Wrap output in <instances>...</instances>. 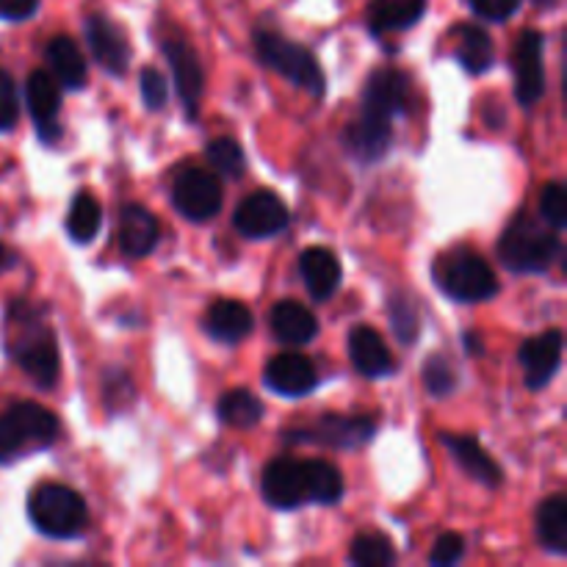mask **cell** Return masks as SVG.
Wrapping results in <instances>:
<instances>
[{
    "label": "cell",
    "instance_id": "cell-29",
    "mask_svg": "<svg viewBox=\"0 0 567 567\" xmlns=\"http://www.w3.org/2000/svg\"><path fill=\"white\" fill-rule=\"evenodd\" d=\"M219 419L236 430H249L264 419V402L247 388H236L219 399Z\"/></svg>",
    "mask_w": 567,
    "mask_h": 567
},
{
    "label": "cell",
    "instance_id": "cell-31",
    "mask_svg": "<svg viewBox=\"0 0 567 567\" xmlns=\"http://www.w3.org/2000/svg\"><path fill=\"white\" fill-rule=\"evenodd\" d=\"M100 203L92 197V194H78L72 199L70 216H66V230H70L72 241L78 244H89L100 230Z\"/></svg>",
    "mask_w": 567,
    "mask_h": 567
},
{
    "label": "cell",
    "instance_id": "cell-1",
    "mask_svg": "<svg viewBox=\"0 0 567 567\" xmlns=\"http://www.w3.org/2000/svg\"><path fill=\"white\" fill-rule=\"evenodd\" d=\"M260 493L275 509L336 504L343 496V476L327 460L277 457L266 465Z\"/></svg>",
    "mask_w": 567,
    "mask_h": 567
},
{
    "label": "cell",
    "instance_id": "cell-32",
    "mask_svg": "<svg viewBox=\"0 0 567 567\" xmlns=\"http://www.w3.org/2000/svg\"><path fill=\"white\" fill-rule=\"evenodd\" d=\"M208 155L210 166H214L216 175H227V177H241L244 169H247V158H244V150L236 138L221 136L214 138L205 150Z\"/></svg>",
    "mask_w": 567,
    "mask_h": 567
},
{
    "label": "cell",
    "instance_id": "cell-12",
    "mask_svg": "<svg viewBox=\"0 0 567 567\" xmlns=\"http://www.w3.org/2000/svg\"><path fill=\"white\" fill-rule=\"evenodd\" d=\"M410 103V78L396 66H380L369 75L363 89V111L393 120L408 111Z\"/></svg>",
    "mask_w": 567,
    "mask_h": 567
},
{
    "label": "cell",
    "instance_id": "cell-7",
    "mask_svg": "<svg viewBox=\"0 0 567 567\" xmlns=\"http://www.w3.org/2000/svg\"><path fill=\"white\" fill-rule=\"evenodd\" d=\"M9 352L42 391H50L59 382V343H55L53 332L44 324L22 327L14 341L9 343Z\"/></svg>",
    "mask_w": 567,
    "mask_h": 567
},
{
    "label": "cell",
    "instance_id": "cell-2",
    "mask_svg": "<svg viewBox=\"0 0 567 567\" xmlns=\"http://www.w3.org/2000/svg\"><path fill=\"white\" fill-rule=\"evenodd\" d=\"M559 230L548 227L546 221L535 219L532 214L520 210L507 225L504 236L498 238V255L504 266L518 275H543L563 255Z\"/></svg>",
    "mask_w": 567,
    "mask_h": 567
},
{
    "label": "cell",
    "instance_id": "cell-28",
    "mask_svg": "<svg viewBox=\"0 0 567 567\" xmlns=\"http://www.w3.org/2000/svg\"><path fill=\"white\" fill-rule=\"evenodd\" d=\"M454 39H457V59L465 70L474 72V75L491 70L493 61H496V50H493V39L487 37V31H482L480 25H471V22H463L454 31Z\"/></svg>",
    "mask_w": 567,
    "mask_h": 567
},
{
    "label": "cell",
    "instance_id": "cell-18",
    "mask_svg": "<svg viewBox=\"0 0 567 567\" xmlns=\"http://www.w3.org/2000/svg\"><path fill=\"white\" fill-rule=\"evenodd\" d=\"M393 120H385V116L369 114V111L360 109L358 120L347 127L343 133V144L349 147V153L360 161H377L388 153L393 138Z\"/></svg>",
    "mask_w": 567,
    "mask_h": 567
},
{
    "label": "cell",
    "instance_id": "cell-15",
    "mask_svg": "<svg viewBox=\"0 0 567 567\" xmlns=\"http://www.w3.org/2000/svg\"><path fill=\"white\" fill-rule=\"evenodd\" d=\"M164 53L172 66V78H175L177 94H181L188 114L194 116L197 114L199 97H203V66H199L197 53H194L192 44L181 37L164 39Z\"/></svg>",
    "mask_w": 567,
    "mask_h": 567
},
{
    "label": "cell",
    "instance_id": "cell-3",
    "mask_svg": "<svg viewBox=\"0 0 567 567\" xmlns=\"http://www.w3.org/2000/svg\"><path fill=\"white\" fill-rule=\"evenodd\" d=\"M28 518L33 529L42 532L44 537L70 540V537L83 535L89 524V509L72 487L44 482L28 496Z\"/></svg>",
    "mask_w": 567,
    "mask_h": 567
},
{
    "label": "cell",
    "instance_id": "cell-40",
    "mask_svg": "<svg viewBox=\"0 0 567 567\" xmlns=\"http://www.w3.org/2000/svg\"><path fill=\"white\" fill-rule=\"evenodd\" d=\"M37 9L39 0H0V20H28Z\"/></svg>",
    "mask_w": 567,
    "mask_h": 567
},
{
    "label": "cell",
    "instance_id": "cell-8",
    "mask_svg": "<svg viewBox=\"0 0 567 567\" xmlns=\"http://www.w3.org/2000/svg\"><path fill=\"white\" fill-rule=\"evenodd\" d=\"M172 203L181 216L192 221H205L219 214L221 208V183L216 172L203 166H188L172 183Z\"/></svg>",
    "mask_w": 567,
    "mask_h": 567
},
{
    "label": "cell",
    "instance_id": "cell-20",
    "mask_svg": "<svg viewBox=\"0 0 567 567\" xmlns=\"http://www.w3.org/2000/svg\"><path fill=\"white\" fill-rule=\"evenodd\" d=\"M269 324L277 341L288 343V347H305L319 332L316 316L302 302H297V299H282V302H277L269 313Z\"/></svg>",
    "mask_w": 567,
    "mask_h": 567
},
{
    "label": "cell",
    "instance_id": "cell-4",
    "mask_svg": "<svg viewBox=\"0 0 567 567\" xmlns=\"http://www.w3.org/2000/svg\"><path fill=\"white\" fill-rule=\"evenodd\" d=\"M59 435V421L37 402H17L0 415V463L48 449Z\"/></svg>",
    "mask_w": 567,
    "mask_h": 567
},
{
    "label": "cell",
    "instance_id": "cell-10",
    "mask_svg": "<svg viewBox=\"0 0 567 567\" xmlns=\"http://www.w3.org/2000/svg\"><path fill=\"white\" fill-rule=\"evenodd\" d=\"M233 227L247 238H269L288 227V208L275 192L249 194L233 216Z\"/></svg>",
    "mask_w": 567,
    "mask_h": 567
},
{
    "label": "cell",
    "instance_id": "cell-23",
    "mask_svg": "<svg viewBox=\"0 0 567 567\" xmlns=\"http://www.w3.org/2000/svg\"><path fill=\"white\" fill-rule=\"evenodd\" d=\"M158 244V221L142 205L131 203L120 216V247L127 258H144Z\"/></svg>",
    "mask_w": 567,
    "mask_h": 567
},
{
    "label": "cell",
    "instance_id": "cell-11",
    "mask_svg": "<svg viewBox=\"0 0 567 567\" xmlns=\"http://www.w3.org/2000/svg\"><path fill=\"white\" fill-rule=\"evenodd\" d=\"M374 421L363 419V415H338L327 413L324 419L316 421L310 430L288 432L291 441H316L332 449H358L374 437Z\"/></svg>",
    "mask_w": 567,
    "mask_h": 567
},
{
    "label": "cell",
    "instance_id": "cell-42",
    "mask_svg": "<svg viewBox=\"0 0 567 567\" xmlns=\"http://www.w3.org/2000/svg\"><path fill=\"white\" fill-rule=\"evenodd\" d=\"M6 264H9V252H6V247H0V269H3Z\"/></svg>",
    "mask_w": 567,
    "mask_h": 567
},
{
    "label": "cell",
    "instance_id": "cell-39",
    "mask_svg": "<svg viewBox=\"0 0 567 567\" xmlns=\"http://www.w3.org/2000/svg\"><path fill=\"white\" fill-rule=\"evenodd\" d=\"M518 6L520 0H471V9H474L480 17H485V20H493V22L509 20V17L518 11Z\"/></svg>",
    "mask_w": 567,
    "mask_h": 567
},
{
    "label": "cell",
    "instance_id": "cell-26",
    "mask_svg": "<svg viewBox=\"0 0 567 567\" xmlns=\"http://www.w3.org/2000/svg\"><path fill=\"white\" fill-rule=\"evenodd\" d=\"M426 0H371L369 25L374 33L404 31L424 17Z\"/></svg>",
    "mask_w": 567,
    "mask_h": 567
},
{
    "label": "cell",
    "instance_id": "cell-30",
    "mask_svg": "<svg viewBox=\"0 0 567 567\" xmlns=\"http://www.w3.org/2000/svg\"><path fill=\"white\" fill-rule=\"evenodd\" d=\"M349 563L358 567H391L396 563L393 543L380 532H363L352 540L349 548Z\"/></svg>",
    "mask_w": 567,
    "mask_h": 567
},
{
    "label": "cell",
    "instance_id": "cell-13",
    "mask_svg": "<svg viewBox=\"0 0 567 567\" xmlns=\"http://www.w3.org/2000/svg\"><path fill=\"white\" fill-rule=\"evenodd\" d=\"M518 358L520 365H524L529 391H540V388H546L551 382L559 363H563V332L546 330L543 336L529 338V341L520 343Z\"/></svg>",
    "mask_w": 567,
    "mask_h": 567
},
{
    "label": "cell",
    "instance_id": "cell-34",
    "mask_svg": "<svg viewBox=\"0 0 567 567\" xmlns=\"http://www.w3.org/2000/svg\"><path fill=\"white\" fill-rule=\"evenodd\" d=\"M540 216L548 227L563 230L567 225V194L563 183H546L540 192Z\"/></svg>",
    "mask_w": 567,
    "mask_h": 567
},
{
    "label": "cell",
    "instance_id": "cell-25",
    "mask_svg": "<svg viewBox=\"0 0 567 567\" xmlns=\"http://www.w3.org/2000/svg\"><path fill=\"white\" fill-rule=\"evenodd\" d=\"M48 64L61 86L83 89V83H86V59L81 55V48L64 33L48 42Z\"/></svg>",
    "mask_w": 567,
    "mask_h": 567
},
{
    "label": "cell",
    "instance_id": "cell-19",
    "mask_svg": "<svg viewBox=\"0 0 567 567\" xmlns=\"http://www.w3.org/2000/svg\"><path fill=\"white\" fill-rule=\"evenodd\" d=\"M299 271H302L310 297L319 299V302H327L341 286V264H338L332 249L308 247L299 255Z\"/></svg>",
    "mask_w": 567,
    "mask_h": 567
},
{
    "label": "cell",
    "instance_id": "cell-37",
    "mask_svg": "<svg viewBox=\"0 0 567 567\" xmlns=\"http://www.w3.org/2000/svg\"><path fill=\"white\" fill-rule=\"evenodd\" d=\"M391 321L393 327H396V336L402 338L404 343H410L419 336V319H415V308L410 305V299H393Z\"/></svg>",
    "mask_w": 567,
    "mask_h": 567
},
{
    "label": "cell",
    "instance_id": "cell-27",
    "mask_svg": "<svg viewBox=\"0 0 567 567\" xmlns=\"http://www.w3.org/2000/svg\"><path fill=\"white\" fill-rule=\"evenodd\" d=\"M537 540L557 557L567 554V498L563 493L546 498L537 509Z\"/></svg>",
    "mask_w": 567,
    "mask_h": 567
},
{
    "label": "cell",
    "instance_id": "cell-24",
    "mask_svg": "<svg viewBox=\"0 0 567 567\" xmlns=\"http://www.w3.org/2000/svg\"><path fill=\"white\" fill-rule=\"evenodd\" d=\"M443 443H446L452 457L457 460V465L471 476V480L482 482V485L487 487L502 485V468L493 463V457L480 446V441H474V437L468 435H443Z\"/></svg>",
    "mask_w": 567,
    "mask_h": 567
},
{
    "label": "cell",
    "instance_id": "cell-14",
    "mask_svg": "<svg viewBox=\"0 0 567 567\" xmlns=\"http://www.w3.org/2000/svg\"><path fill=\"white\" fill-rule=\"evenodd\" d=\"M86 39L92 48L94 59L100 61L103 70L111 75H125L127 61H131V48H127V37L111 17L92 14L86 20Z\"/></svg>",
    "mask_w": 567,
    "mask_h": 567
},
{
    "label": "cell",
    "instance_id": "cell-17",
    "mask_svg": "<svg viewBox=\"0 0 567 567\" xmlns=\"http://www.w3.org/2000/svg\"><path fill=\"white\" fill-rule=\"evenodd\" d=\"M25 103L31 111L33 122H37V131L44 142H53L59 136V125H55V114L61 109V92L59 81H55L50 72L37 70L28 75L25 83Z\"/></svg>",
    "mask_w": 567,
    "mask_h": 567
},
{
    "label": "cell",
    "instance_id": "cell-35",
    "mask_svg": "<svg viewBox=\"0 0 567 567\" xmlns=\"http://www.w3.org/2000/svg\"><path fill=\"white\" fill-rule=\"evenodd\" d=\"M465 554V540L463 535L457 532H446V535L437 537L435 548L430 554V563L437 567H449V565H457Z\"/></svg>",
    "mask_w": 567,
    "mask_h": 567
},
{
    "label": "cell",
    "instance_id": "cell-33",
    "mask_svg": "<svg viewBox=\"0 0 567 567\" xmlns=\"http://www.w3.org/2000/svg\"><path fill=\"white\" fill-rule=\"evenodd\" d=\"M424 385L432 396H446L457 385V374H454L452 363L446 354H432L424 363Z\"/></svg>",
    "mask_w": 567,
    "mask_h": 567
},
{
    "label": "cell",
    "instance_id": "cell-21",
    "mask_svg": "<svg viewBox=\"0 0 567 567\" xmlns=\"http://www.w3.org/2000/svg\"><path fill=\"white\" fill-rule=\"evenodd\" d=\"M252 310L236 299H219L205 313V332L219 343H241L252 332Z\"/></svg>",
    "mask_w": 567,
    "mask_h": 567
},
{
    "label": "cell",
    "instance_id": "cell-22",
    "mask_svg": "<svg viewBox=\"0 0 567 567\" xmlns=\"http://www.w3.org/2000/svg\"><path fill=\"white\" fill-rule=\"evenodd\" d=\"M349 354H352L354 369L369 377V380H377V377H385L393 371L391 349L385 347L380 332L365 324L354 327L349 332Z\"/></svg>",
    "mask_w": 567,
    "mask_h": 567
},
{
    "label": "cell",
    "instance_id": "cell-38",
    "mask_svg": "<svg viewBox=\"0 0 567 567\" xmlns=\"http://www.w3.org/2000/svg\"><path fill=\"white\" fill-rule=\"evenodd\" d=\"M142 100L150 111L164 109L166 103V78L153 66L142 70Z\"/></svg>",
    "mask_w": 567,
    "mask_h": 567
},
{
    "label": "cell",
    "instance_id": "cell-16",
    "mask_svg": "<svg viewBox=\"0 0 567 567\" xmlns=\"http://www.w3.org/2000/svg\"><path fill=\"white\" fill-rule=\"evenodd\" d=\"M264 382L280 396H305L316 388L319 374L313 369V360L299 352H286L269 360L264 371Z\"/></svg>",
    "mask_w": 567,
    "mask_h": 567
},
{
    "label": "cell",
    "instance_id": "cell-6",
    "mask_svg": "<svg viewBox=\"0 0 567 567\" xmlns=\"http://www.w3.org/2000/svg\"><path fill=\"white\" fill-rule=\"evenodd\" d=\"M255 50H258L260 61L269 64L271 70L280 72L282 78L293 83V86L305 89L313 97H321L327 89L324 72H321L319 61L302 44L291 42V39L280 37L271 31H255Z\"/></svg>",
    "mask_w": 567,
    "mask_h": 567
},
{
    "label": "cell",
    "instance_id": "cell-41",
    "mask_svg": "<svg viewBox=\"0 0 567 567\" xmlns=\"http://www.w3.org/2000/svg\"><path fill=\"white\" fill-rule=\"evenodd\" d=\"M465 343H468V352L471 354H480L482 352V341L476 336H465Z\"/></svg>",
    "mask_w": 567,
    "mask_h": 567
},
{
    "label": "cell",
    "instance_id": "cell-5",
    "mask_svg": "<svg viewBox=\"0 0 567 567\" xmlns=\"http://www.w3.org/2000/svg\"><path fill=\"white\" fill-rule=\"evenodd\" d=\"M435 280L457 302H485L498 293L496 271L474 249H452L435 266Z\"/></svg>",
    "mask_w": 567,
    "mask_h": 567
},
{
    "label": "cell",
    "instance_id": "cell-36",
    "mask_svg": "<svg viewBox=\"0 0 567 567\" xmlns=\"http://www.w3.org/2000/svg\"><path fill=\"white\" fill-rule=\"evenodd\" d=\"M20 116V103H17L14 81L6 70H0V131H11Z\"/></svg>",
    "mask_w": 567,
    "mask_h": 567
},
{
    "label": "cell",
    "instance_id": "cell-9",
    "mask_svg": "<svg viewBox=\"0 0 567 567\" xmlns=\"http://www.w3.org/2000/svg\"><path fill=\"white\" fill-rule=\"evenodd\" d=\"M515 97L520 105H535L546 92V70H543V37L537 31H524L513 50Z\"/></svg>",
    "mask_w": 567,
    "mask_h": 567
}]
</instances>
